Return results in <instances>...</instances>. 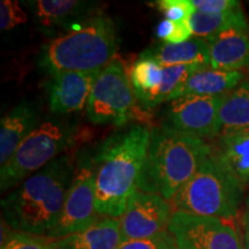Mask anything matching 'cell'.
<instances>
[{
  "label": "cell",
  "mask_w": 249,
  "mask_h": 249,
  "mask_svg": "<svg viewBox=\"0 0 249 249\" xmlns=\"http://www.w3.org/2000/svg\"><path fill=\"white\" fill-rule=\"evenodd\" d=\"M189 26L196 38L203 39H209L230 28L238 27L248 29L247 18L241 7L222 14H205L195 11L189 18Z\"/></svg>",
  "instance_id": "7402d4cb"
},
{
  "label": "cell",
  "mask_w": 249,
  "mask_h": 249,
  "mask_svg": "<svg viewBox=\"0 0 249 249\" xmlns=\"http://www.w3.org/2000/svg\"><path fill=\"white\" fill-rule=\"evenodd\" d=\"M119 42L116 22L107 15L96 14L44 45L39 67L50 75L102 71L114 59Z\"/></svg>",
  "instance_id": "277c9868"
},
{
  "label": "cell",
  "mask_w": 249,
  "mask_h": 249,
  "mask_svg": "<svg viewBox=\"0 0 249 249\" xmlns=\"http://www.w3.org/2000/svg\"><path fill=\"white\" fill-rule=\"evenodd\" d=\"M196 11L205 14H222L241 7L240 1L235 0H191Z\"/></svg>",
  "instance_id": "83f0119b"
},
{
  "label": "cell",
  "mask_w": 249,
  "mask_h": 249,
  "mask_svg": "<svg viewBox=\"0 0 249 249\" xmlns=\"http://www.w3.org/2000/svg\"><path fill=\"white\" fill-rule=\"evenodd\" d=\"M172 208L163 196L136 191L120 217V230L124 240L151 238L167 231Z\"/></svg>",
  "instance_id": "7c38bea8"
},
{
  "label": "cell",
  "mask_w": 249,
  "mask_h": 249,
  "mask_svg": "<svg viewBox=\"0 0 249 249\" xmlns=\"http://www.w3.org/2000/svg\"><path fill=\"white\" fill-rule=\"evenodd\" d=\"M245 224H246V248L249 249V211H247V214H246Z\"/></svg>",
  "instance_id": "f1b7e54d"
},
{
  "label": "cell",
  "mask_w": 249,
  "mask_h": 249,
  "mask_svg": "<svg viewBox=\"0 0 249 249\" xmlns=\"http://www.w3.org/2000/svg\"><path fill=\"white\" fill-rule=\"evenodd\" d=\"M207 40L211 68L229 71H242L249 68L248 29L230 28Z\"/></svg>",
  "instance_id": "9a60e30c"
},
{
  "label": "cell",
  "mask_w": 249,
  "mask_h": 249,
  "mask_svg": "<svg viewBox=\"0 0 249 249\" xmlns=\"http://www.w3.org/2000/svg\"><path fill=\"white\" fill-rule=\"evenodd\" d=\"M220 135L249 130V77L224 96L219 110Z\"/></svg>",
  "instance_id": "44dd1931"
},
{
  "label": "cell",
  "mask_w": 249,
  "mask_h": 249,
  "mask_svg": "<svg viewBox=\"0 0 249 249\" xmlns=\"http://www.w3.org/2000/svg\"><path fill=\"white\" fill-rule=\"evenodd\" d=\"M123 241L119 219L104 217L85 231L58 240L57 249H117Z\"/></svg>",
  "instance_id": "e0dca14e"
},
{
  "label": "cell",
  "mask_w": 249,
  "mask_h": 249,
  "mask_svg": "<svg viewBox=\"0 0 249 249\" xmlns=\"http://www.w3.org/2000/svg\"><path fill=\"white\" fill-rule=\"evenodd\" d=\"M156 6L165 18L173 22H187L196 11L191 0H160Z\"/></svg>",
  "instance_id": "d4e9b609"
},
{
  "label": "cell",
  "mask_w": 249,
  "mask_h": 249,
  "mask_svg": "<svg viewBox=\"0 0 249 249\" xmlns=\"http://www.w3.org/2000/svg\"><path fill=\"white\" fill-rule=\"evenodd\" d=\"M211 154L213 147L203 139L161 124L151 130L138 191L172 200Z\"/></svg>",
  "instance_id": "3957f363"
},
{
  "label": "cell",
  "mask_w": 249,
  "mask_h": 249,
  "mask_svg": "<svg viewBox=\"0 0 249 249\" xmlns=\"http://www.w3.org/2000/svg\"><path fill=\"white\" fill-rule=\"evenodd\" d=\"M246 207H247V211H249V195L247 196V200H246Z\"/></svg>",
  "instance_id": "f546056e"
},
{
  "label": "cell",
  "mask_w": 249,
  "mask_h": 249,
  "mask_svg": "<svg viewBox=\"0 0 249 249\" xmlns=\"http://www.w3.org/2000/svg\"><path fill=\"white\" fill-rule=\"evenodd\" d=\"M135 108L129 74L120 59L113 60L99 71L87 105L90 123L101 126L121 127L133 118Z\"/></svg>",
  "instance_id": "52a82bcc"
},
{
  "label": "cell",
  "mask_w": 249,
  "mask_h": 249,
  "mask_svg": "<svg viewBox=\"0 0 249 249\" xmlns=\"http://www.w3.org/2000/svg\"><path fill=\"white\" fill-rule=\"evenodd\" d=\"M222 97L185 95L170 102L165 111V124L178 132L213 139L220 135L219 110Z\"/></svg>",
  "instance_id": "8fae6325"
},
{
  "label": "cell",
  "mask_w": 249,
  "mask_h": 249,
  "mask_svg": "<svg viewBox=\"0 0 249 249\" xmlns=\"http://www.w3.org/2000/svg\"><path fill=\"white\" fill-rule=\"evenodd\" d=\"M39 110L34 103L22 99L0 121V164L5 165L23 140L39 126Z\"/></svg>",
  "instance_id": "5bb4252c"
},
{
  "label": "cell",
  "mask_w": 249,
  "mask_h": 249,
  "mask_svg": "<svg viewBox=\"0 0 249 249\" xmlns=\"http://www.w3.org/2000/svg\"><path fill=\"white\" fill-rule=\"evenodd\" d=\"M117 249H178L176 241L169 231L145 239L124 240Z\"/></svg>",
  "instance_id": "484cf974"
},
{
  "label": "cell",
  "mask_w": 249,
  "mask_h": 249,
  "mask_svg": "<svg viewBox=\"0 0 249 249\" xmlns=\"http://www.w3.org/2000/svg\"><path fill=\"white\" fill-rule=\"evenodd\" d=\"M96 208L95 171L91 161L81 163L74 176L55 226L46 235L52 240L85 231L101 218Z\"/></svg>",
  "instance_id": "9c48e42d"
},
{
  "label": "cell",
  "mask_w": 249,
  "mask_h": 249,
  "mask_svg": "<svg viewBox=\"0 0 249 249\" xmlns=\"http://www.w3.org/2000/svg\"><path fill=\"white\" fill-rule=\"evenodd\" d=\"M1 249H57V241L48 236L12 231L2 240Z\"/></svg>",
  "instance_id": "603a6c76"
},
{
  "label": "cell",
  "mask_w": 249,
  "mask_h": 249,
  "mask_svg": "<svg viewBox=\"0 0 249 249\" xmlns=\"http://www.w3.org/2000/svg\"><path fill=\"white\" fill-rule=\"evenodd\" d=\"M99 71H61L51 75L48 86L50 110L67 116L87 108Z\"/></svg>",
  "instance_id": "4fadbf2b"
},
{
  "label": "cell",
  "mask_w": 249,
  "mask_h": 249,
  "mask_svg": "<svg viewBox=\"0 0 249 249\" xmlns=\"http://www.w3.org/2000/svg\"><path fill=\"white\" fill-rule=\"evenodd\" d=\"M163 66H200L210 67L209 43L203 38H191L180 44H161L144 51Z\"/></svg>",
  "instance_id": "ac0fdd59"
},
{
  "label": "cell",
  "mask_w": 249,
  "mask_h": 249,
  "mask_svg": "<svg viewBox=\"0 0 249 249\" xmlns=\"http://www.w3.org/2000/svg\"><path fill=\"white\" fill-rule=\"evenodd\" d=\"M167 231L178 249H245L236 230L220 218L174 211Z\"/></svg>",
  "instance_id": "30bf717a"
},
{
  "label": "cell",
  "mask_w": 249,
  "mask_h": 249,
  "mask_svg": "<svg viewBox=\"0 0 249 249\" xmlns=\"http://www.w3.org/2000/svg\"><path fill=\"white\" fill-rule=\"evenodd\" d=\"M245 79L244 71H229L202 67L189 77L181 95L222 97L235 89Z\"/></svg>",
  "instance_id": "d6986e66"
},
{
  "label": "cell",
  "mask_w": 249,
  "mask_h": 249,
  "mask_svg": "<svg viewBox=\"0 0 249 249\" xmlns=\"http://www.w3.org/2000/svg\"><path fill=\"white\" fill-rule=\"evenodd\" d=\"M76 167L65 154L20 183L1 200L5 222L13 231L46 236L55 226Z\"/></svg>",
  "instance_id": "7a4b0ae2"
},
{
  "label": "cell",
  "mask_w": 249,
  "mask_h": 249,
  "mask_svg": "<svg viewBox=\"0 0 249 249\" xmlns=\"http://www.w3.org/2000/svg\"><path fill=\"white\" fill-rule=\"evenodd\" d=\"M213 150L242 186L249 185V130L223 134Z\"/></svg>",
  "instance_id": "ffe728a7"
},
{
  "label": "cell",
  "mask_w": 249,
  "mask_h": 249,
  "mask_svg": "<svg viewBox=\"0 0 249 249\" xmlns=\"http://www.w3.org/2000/svg\"><path fill=\"white\" fill-rule=\"evenodd\" d=\"M242 189V183L213 148V154L172 198V205L176 211L232 219L238 214Z\"/></svg>",
  "instance_id": "5b68a950"
},
{
  "label": "cell",
  "mask_w": 249,
  "mask_h": 249,
  "mask_svg": "<svg viewBox=\"0 0 249 249\" xmlns=\"http://www.w3.org/2000/svg\"><path fill=\"white\" fill-rule=\"evenodd\" d=\"M27 4L37 23L49 33L70 28L74 23H83L91 18L90 13L95 6L77 0H37Z\"/></svg>",
  "instance_id": "2e32d148"
},
{
  "label": "cell",
  "mask_w": 249,
  "mask_h": 249,
  "mask_svg": "<svg viewBox=\"0 0 249 249\" xmlns=\"http://www.w3.org/2000/svg\"><path fill=\"white\" fill-rule=\"evenodd\" d=\"M151 132L141 124L104 140L90 158L95 171L96 208L101 216L121 217L138 183L147 158Z\"/></svg>",
  "instance_id": "6da1fadb"
},
{
  "label": "cell",
  "mask_w": 249,
  "mask_h": 249,
  "mask_svg": "<svg viewBox=\"0 0 249 249\" xmlns=\"http://www.w3.org/2000/svg\"><path fill=\"white\" fill-rule=\"evenodd\" d=\"M200 68L186 65L163 66L143 52L134 62L129 80L140 104L145 108H152L179 98L187 81Z\"/></svg>",
  "instance_id": "ba28073f"
},
{
  "label": "cell",
  "mask_w": 249,
  "mask_h": 249,
  "mask_svg": "<svg viewBox=\"0 0 249 249\" xmlns=\"http://www.w3.org/2000/svg\"><path fill=\"white\" fill-rule=\"evenodd\" d=\"M83 135L75 119L44 121L33 130L0 170V188L8 191L74 147Z\"/></svg>",
  "instance_id": "8992f818"
},
{
  "label": "cell",
  "mask_w": 249,
  "mask_h": 249,
  "mask_svg": "<svg viewBox=\"0 0 249 249\" xmlns=\"http://www.w3.org/2000/svg\"><path fill=\"white\" fill-rule=\"evenodd\" d=\"M27 22V15L18 1L1 0L0 2V28L1 31L14 29Z\"/></svg>",
  "instance_id": "4316f807"
},
{
  "label": "cell",
  "mask_w": 249,
  "mask_h": 249,
  "mask_svg": "<svg viewBox=\"0 0 249 249\" xmlns=\"http://www.w3.org/2000/svg\"><path fill=\"white\" fill-rule=\"evenodd\" d=\"M156 36L166 44H180L187 42L193 36L189 21L187 22H173L164 18L156 27Z\"/></svg>",
  "instance_id": "cb8c5ba5"
}]
</instances>
